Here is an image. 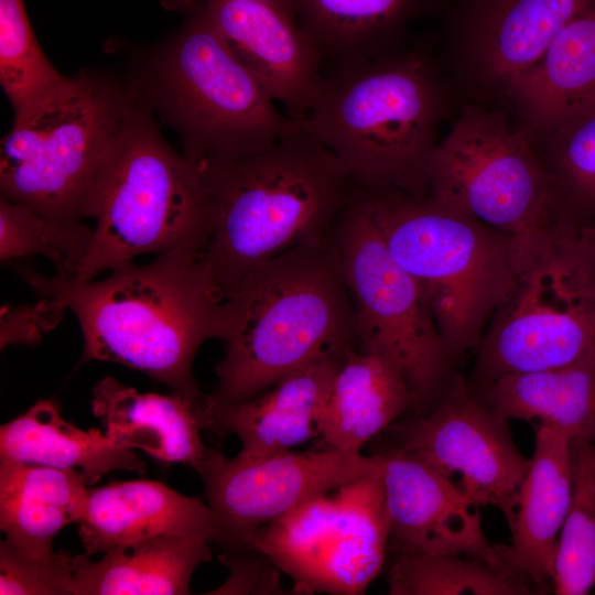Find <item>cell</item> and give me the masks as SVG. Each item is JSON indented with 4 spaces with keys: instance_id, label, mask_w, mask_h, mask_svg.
Returning <instances> with one entry per match:
<instances>
[{
    "instance_id": "5b68a950",
    "label": "cell",
    "mask_w": 595,
    "mask_h": 595,
    "mask_svg": "<svg viewBox=\"0 0 595 595\" xmlns=\"http://www.w3.org/2000/svg\"><path fill=\"white\" fill-rule=\"evenodd\" d=\"M359 188L390 255L421 286L453 360L476 349L533 256L428 195Z\"/></svg>"
},
{
    "instance_id": "7a4b0ae2",
    "label": "cell",
    "mask_w": 595,
    "mask_h": 595,
    "mask_svg": "<svg viewBox=\"0 0 595 595\" xmlns=\"http://www.w3.org/2000/svg\"><path fill=\"white\" fill-rule=\"evenodd\" d=\"M225 355L209 400L250 399L293 371L355 344V312L334 237L252 269L224 301Z\"/></svg>"
},
{
    "instance_id": "3957f363",
    "label": "cell",
    "mask_w": 595,
    "mask_h": 595,
    "mask_svg": "<svg viewBox=\"0 0 595 595\" xmlns=\"http://www.w3.org/2000/svg\"><path fill=\"white\" fill-rule=\"evenodd\" d=\"M443 110L429 58L391 50L335 63L312 110L288 128L327 147L356 186L424 196Z\"/></svg>"
},
{
    "instance_id": "603a6c76",
    "label": "cell",
    "mask_w": 595,
    "mask_h": 595,
    "mask_svg": "<svg viewBox=\"0 0 595 595\" xmlns=\"http://www.w3.org/2000/svg\"><path fill=\"white\" fill-rule=\"evenodd\" d=\"M505 93L543 134L595 108V0Z\"/></svg>"
},
{
    "instance_id": "ba28073f",
    "label": "cell",
    "mask_w": 595,
    "mask_h": 595,
    "mask_svg": "<svg viewBox=\"0 0 595 595\" xmlns=\"http://www.w3.org/2000/svg\"><path fill=\"white\" fill-rule=\"evenodd\" d=\"M127 111L118 94L93 76L66 77L14 115L1 141V197L55 219L90 217L99 167Z\"/></svg>"
},
{
    "instance_id": "d6a6232c",
    "label": "cell",
    "mask_w": 595,
    "mask_h": 595,
    "mask_svg": "<svg viewBox=\"0 0 595 595\" xmlns=\"http://www.w3.org/2000/svg\"><path fill=\"white\" fill-rule=\"evenodd\" d=\"M93 229L79 220L43 216L32 208L0 201V259L42 255L58 272L75 274L90 247Z\"/></svg>"
},
{
    "instance_id": "277c9868",
    "label": "cell",
    "mask_w": 595,
    "mask_h": 595,
    "mask_svg": "<svg viewBox=\"0 0 595 595\" xmlns=\"http://www.w3.org/2000/svg\"><path fill=\"white\" fill-rule=\"evenodd\" d=\"M205 170L213 225L203 259L224 301L259 264L328 237L351 193L335 154L289 128L268 150Z\"/></svg>"
},
{
    "instance_id": "4fadbf2b",
    "label": "cell",
    "mask_w": 595,
    "mask_h": 595,
    "mask_svg": "<svg viewBox=\"0 0 595 595\" xmlns=\"http://www.w3.org/2000/svg\"><path fill=\"white\" fill-rule=\"evenodd\" d=\"M595 346V303L580 296L553 248L530 259L476 347L470 382L571 364Z\"/></svg>"
},
{
    "instance_id": "ac0fdd59",
    "label": "cell",
    "mask_w": 595,
    "mask_h": 595,
    "mask_svg": "<svg viewBox=\"0 0 595 595\" xmlns=\"http://www.w3.org/2000/svg\"><path fill=\"white\" fill-rule=\"evenodd\" d=\"M78 524L87 556L167 534L201 537L216 544L219 540L208 504L153 480L117 482L88 489Z\"/></svg>"
},
{
    "instance_id": "484cf974",
    "label": "cell",
    "mask_w": 595,
    "mask_h": 595,
    "mask_svg": "<svg viewBox=\"0 0 595 595\" xmlns=\"http://www.w3.org/2000/svg\"><path fill=\"white\" fill-rule=\"evenodd\" d=\"M209 541L167 534L111 548L98 561L75 556L73 595H186L195 570L212 560Z\"/></svg>"
},
{
    "instance_id": "d6986e66",
    "label": "cell",
    "mask_w": 595,
    "mask_h": 595,
    "mask_svg": "<svg viewBox=\"0 0 595 595\" xmlns=\"http://www.w3.org/2000/svg\"><path fill=\"white\" fill-rule=\"evenodd\" d=\"M570 443L561 429L539 423L509 524L511 541L500 545L505 566L538 588L554 575L558 540L572 491Z\"/></svg>"
},
{
    "instance_id": "d590c367",
    "label": "cell",
    "mask_w": 595,
    "mask_h": 595,
    "mask_svg": "<svg viewBox=\"0 0 595 595\" xmlns=\"http://www.w3.org/2000/svg\"><path fill=\"white\" fill-rule=\"evenodd\" d=\"M553 251L574 291L595 303V218L560 227Z\"/></svg>"
},
{
    "instance_id": "9c48e42d",
    "label": "cell",
    "mask_w": 595,
    "mask_h": 595,
    "mask_svg": "<svg viewBox=\"0 0 595 595\" xmlns=\"http://www.w3.org/2000/svg\"><path fill=\"white\" fill-rule=\"evenodd\" d=\"M186 13L161 67L162 95L202 166L230 163L271 148L289 118L226 47L195 0H170Z\"/></svg>"
},
{
    "instance_id": "e575fe53",
    "label": "cell",
    "mask_w": 595,
    "mask_h": 595,
    "mask_svg": "<svg viewBox=\"0 0 595 595\" xmlns=\"http://www.w3.org/2000/svg\"><path fill=\"white\" fill-rule=\"evenodd\" d=\"M219 561L228 567V578L209 594L286 595L282 571L262 552L252 549H225Z\"/></svg>"
},
{
    "instance_id": "f1b7e54d",
    "label": "cell",
    "mask_w": 595,
    "mask_h": 595,
    "mask_svg": "<svg viewBox=\"0 0 595 595\" xmlns=\"http://www.w3.org/2000/svg\"><path fill=\"white\" fill-rule=\"evenodd\" d=\"M388 572L391 595H527L538 587L507 567L477 559L401 551Z\"/></svg>"
},
{
    "instance_id": "f546056e",
    "label": "cell",
    "mask_w": 595,
    "mask_h": 595,
    "mask_svg": "<svg viewBox=\"0 0 595 595\" xmlns=\"http://www.w3.org/2000/svg\"><path fill=\"white\" fill-rule=\"evenodd\" d=\"M570 454L572 491L552 582L559 595H584L595 584V443L571 439Z\"/></svg>"
},
{
    "instance_id": "7402d4cb",
    "label": "cell",
    "mask_w": 595,
    "mask_h": 595,
    "mask_svg": "<svg viewBox=\"0 0 595 595\" xmlns=\"http://www.w3.org/2000/svg\"><path fill=\"white\" fill-rule=\"evenodd\" d=\"M204 396L193 399L175 392L143 393L106 377L93 389L91 409L116 444L195 468L208 450L197 418Z\"/></svg>"
},
{
    "instance_id": "44dd1931",
    "label": "cell",
    "mask_w": 595,
    "mask_h": 595,
    "mask_svg": "<svg viewBox=\"0 0 595 595\" xmlns=\"http://www.w3.org/2000/svg\"><path fill=\"white\" fill-rule=\"evenodd\" d=\"M414 405L400 368L388 357L350 348L316 416L321 448L360 453L374 436Z\"/></svg>"
},
{
    "instance_id": "30bf717a",
    "label": "cell",
    "mask_w": 595,
    "mask_h": 595,
    "mask_svg": "<svg viewBox=\"0 0 595 595\" xmlns=\"http://www.w3.org/2000/svg\"><path fill=\"white\" fill-rule=\"evenodd\" d=\"M335 227L356 348L391 359L420 409L436 397L454 364L425 295L390 255L358 186Z\"/></svg>"
},
{
    "instance_id": "6da1fadb",
    "label": "cell",
    "mask_w": 595,
    "mask_h": 595,
    "mask_svg": "<svg viewBox=\"0 0 595 595\" xmlns=\"http://www.w3.org/2000/svg\"><path fill=\"white\" fill-rule=\"evenodd\" d=\"M203 253L180 247L147 264H120L99 281H76L58 271L46 277L23 270L22 275L39 294L76 315L84 339L79 364H122L198 399L204 393L192 374L194 357L204 342L220 339L224 321V300Z\"/></svg>"
},
{
    "instance_id": "83f0119b",
    "label": "cell",
    "mask_w": 595,
    "mask_h": 595,
    "mask_svg": "<svg viewBox=\"0 0 595 595\" xmlns=\"http://www.w3.org/2000/svg\"><path fill=\"white\" fill-rule=\"evenodd\" d=\"M322 58H370L393 48L425 0H285Z\"/></svg>"
},
{
    "instance_id": "e0dca14e",
    "label": "cell",
    "mask_w": 595,
    "mask_h": 595,
    "mask_svg": "<svg viewBox=\"0 0 595 595\" xmlns=\"http://www.w3.org/2000/svg\"><path fill=\"white\" fill-rule=\"evenodd\" d=\"M349 349L328 353L244 401L218 403L205 394L197 405L201 428L220 439L236 435L245 458L293 451L317 437L318 410Z\"/></svg>"
},
{
    "instance_id": "2e32d148",
    "label": "cell",
    "mask_w": 595,
    "mask_h": 595,
    "mask_svg": "<svg viewBox=\"0 0 595 595\" xmlns=\"http://www.w3.org/2000/svg\"><path fill=\"white\" fill-rule=\"evenodd\" d=\"M232 55L290 120L304 118L320 94L322 56L285 0H195Z\"/></svg>"
},
{
    "instance_id": "4316f807",
    "label": "cell",
    "mask_w": 595,
    "mask_h": 595,
    "mask_svg": "<svg viewBox=\"0 0 595 595\" xmlns=\"http://www.w3.org/2000/svg\"><path fill=\"white\" fill-rule=\"evenodd\" d=\"M0 461L76 469L96 484L111 470L143 473L144 462L99 429L82 430L65 421L53 400H40L1 425Z\"/></svg>"
},
{
    "instance_id": "8992f818",
    "label": "cell",
    "mask_w": 595,
    "mask_h": 595,
    "mask_svg": "<svg viewBox=\"0 0 595 595\" xmlns=\"http://www.w3.org/2000/svg\"><path fill=\"white\" fill-rule=\"evenodd\" d=\"M213 204L205 167L172 150L150 123L127 111L95 182L89 250L76 281L145 253L206 249Z\"/></svg>"
},
{
    "instance_id": "1f68e13d",
    "label": "cell",
    "mask_w": 595,
    "mask_h": 595,
    "mask_svg": "<svg viewBox=\"0 0 595 595\" xmlns=\"http://www.w3.org/2000/svg\"><path fill=\"white\" fill-rule=\"evenodd\" d=\"M65 78L37 43L23 0H0V83L14 115L45 98Z\"/></svg>"
},
{
    "instance_id": "4dcf8cb0",
    "label": "cell",
    "mask_w": 595,
    "mask_h": 595,
    "mask_svg": "<svg viewBox=\"0 0 595 595\" xmlns=\"http://www.w3.org/2000/svg\"><path fill=\"white\" fill-rule=\"evenodd\" d=\"M544 136L539 151L552 181L561 226L595 218V108Z\"/></svg>"
},
{
    "instance_id": "9a60e30c",
    "label": "cell",
    "mask_w": 595,
    "mask_h": 595,
    "mask_svg": "<svg viewBox=\"0 0 595 595\" xmlns=\"http://www.w3.org/2000/svg\"><path fill=\"white\" fill-rule=\"evenodd\" d=\"M397 551L473 558L506 567L499 547L489 543L479 506L450 477L394 445L376 453Z\"/></svg>"
},
{
    "instance_id": "ffe728a7",
    "label": "cell",
    "mask_w": 595,
    "mask_h": 595,
    "mask_svg": "<svg viewBox=\"0 0 595 595\" xmlns=\"http://www.w3.org/2000/svg\"><path fill=\"white\" fill-rule=\"evenodd\" d=\"M594 0H469L467 47L485 84L504 93Z\"/></svg>"
},
{
    "instance_id": "7c38bea8",
    "label": "cell",
    "mask_w": 595,
    "mask_h": 595,
    "mask_svg": "<svg viewBox=\"0 0 595 595\" xmlns=\"http://www.w3.org/2000/svg\"><path fill=\"white\" fill-rule=\"evenodd\" d=\"M378 454L320 448L260 458L226 457L208 448L194 468L218 528V545L250 548L255 534L301 504L379 472Z\"/></svg>"
},
{
    "instance_id": "52a82bcc",
    "label": "cell",
    "mask_w": 595,
    "mask_h": 595,
    "mask_svg": "<svg viewBox=\"0 0 595 595\" xmlns=\"http://www.w3.org/2000/svg\"><path fill=\"white\" fill-rule=\"evenodd\" d=\"M428 196L513 238L531 256L553 248L559 204L527 130L479 106H466L437 142Z\"/></svg>"
},
{
    "instance_id": "cb8c5ba5",
    "label": "cell",
    "mask_w": 595,
    "mask_h": 595,
    "mask_svg": "<svg viewBox=\"0 0 595 595\" xmlns=\"http://www.w3.org/2000/svg\"><path fill=\"white\" fill-rule=\"evenodd\" d=\"M89 485L76 469L0 461V529L4 541L35 560L53 558L52 542L85 513Z\"/></svg>"
},
{
    "instance_id": "8fae6325",
    "label": "cell",
    "mask_w": 595,
    "mask_h": 595,
    "mask_svg": "<svg viewBox=\"0 0 595 595\" xmlns=\"http://www.w3.org/2000/svg\"><path fill=\"white\" fill-rule=\"evenodd\" d=\"M389 538L381 467L262 527L250 548L293 580L294 594L357 595L381 572Z\"/></svg>"
},
{
    "instance_id": "5bb4252c",
    "label": "cell",
    "mask_w": 595,
    "mask_h": 595,
    "mask_svg": "<svg viewBox=\"0 0 595 595\" xmlns=\"http://www.w3.org/2000/svg\"><path fill=\"white\" fill-rule=\"evenodd\" d=\"M435 405L397 429V446L453 480L478 506H493L511 523L527 459L508 420L483 405L468 383L451 374Z\"/></svg>"
},
{
    "instance_id": "836d02e7",
    "label": "cell",
    "mask_w": 595,
    "mask_h": 595,
    "mask_svg": "<svg viewBox=\"0 0 595 595\" xmlns=\"http://www.w3.org/2000/svg\"><path fill=\"white\" fill-rule=\"evenodd\" d=\"M75 556L61 550L46 560L31 559L6 541L0 544L1 595H73Z\"/></svg>"
},
{
    "instance_id": "d4e9b609",
    "label": "cell",
    "mask_w": 595,
    "mask_h": 595,
    "mask_svg": "<svg viewBox=\"0 0 595 595\" xmlns=\"http://www.w3.org/2000/svg\"><path fill=\"white\" fill-rule=\"evenodd\" d=\"M468 387L483 405L508 421L538 420L571 439L595 443V346L564 366L504 374Z\"/></svg>"
}]
</instances>
